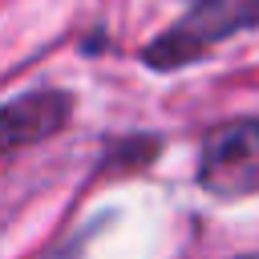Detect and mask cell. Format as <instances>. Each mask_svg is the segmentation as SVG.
Instances as JSON below:
<instances>
[{"label":"cell","mask_w":259,"mask_h":259,"mask_svg":"<svg viewBox=\"0 0 259 259\" xmlns=\"http://www.w3.org/2000/svg\"><path fill=\"white\" fill-rule=\"evenodd\" d=\"M255 24H259V0H198L186 8L178 24H170L162 36H154L142 49V61L150 69H182L206 57L219 40Z\"/></svg>","instance_id":"obj_1"},{"label":"cell","mask_w":259,"mask_h":259,"mask_svg":"<svg viewBox=\"0 0 259 259\" xmlns=\"http://www.w3.org/2000/svg\"><path fill=\"white\" fill-rule=\"evenodd\" d=\"M198 182L214 198L259 194V121H231L202 142Z\"/></svg>","instance_id":"obj_2"},{"label":"cell","mask_w":259,"mask_h":259,"mask_svg":"<svg viewBox=\"0 0 259 259\" xmlns=\"http://www.w3.org/2000/svg\"><path fill=\"white\" fill-rule=\"evenodd\" d=\"M69 109H73V97L61 93V89H36V93L12 97L4 105V146L20 150L28 142L57 134L69 121Z\"/></svg>","instance_id":"obj_3"},{"label":"cell","mask_w":259,"mask_h":259,"mask_svg":"<svg viewBox=\"0 0 259 259\" xmlns=\"http://www.w3.org/2000/svg\"><path fill=\"white\" fill-rule=\"evenodd\" d=\"M243 259H259V255H243Z\"/></svg>","instance_id":"obj_4"}]
</instances>
